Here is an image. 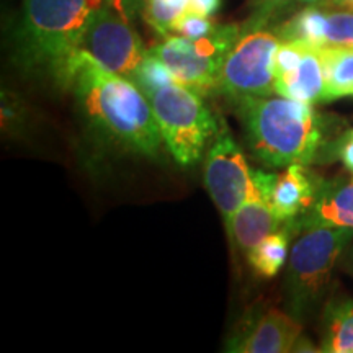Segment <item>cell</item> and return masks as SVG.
I'll return each mask as SVG.
<instances>
[{
    "mask_svg": "<svg viewBox=\"0 0 353 353\" xmlns=\"http://www.w3.org/2000/svg\"><path fill=\"white\" fill-rule=\"evenodd\" d=\"M63 85L72 88L82 112L107 138L148 157L161 151L164 139L151 101L130 77L113 72L87 51L79 50Z\"/></svg>",
    "mask_w": 353,
    "mask_h": 353,
    "instance_id": "cell-1",
    "label": "cell"
},
{
    "mask_svg": "<svg viewBox=\"0 0 353 353\" xmlns=\"http://www.w3.org/2000/svg\"><path fill=\"white\" fill-rule=\"evenodd\" d=\"M254 157L268 167L309 165L325 149L324 118L306 101L255 97L236 101Z\"/></svg>",
    "mask_w": 353,
    "mask_h": 353,
    "instance_id": "cell-2",
    "label": "cell"
},
{
    "mask_svg": "<svg viewBox=\"0 0 353 353\" xmlns=\"http://www.w3.org/2000/svg\"><path fill=\"white\" fill-rule=\"evenodd\" d=\"M103 0H23L21 57L46 70L63 85L68 68L81 50L88 26Z\"/></svg>",
    "mask_w": 353,
    "mask_h": 353,
    "instance_id": "cell-3",
    "label": "cell"
},
{
    "mask_svg": "<svg viewBox=\"0 0 353 353\" xmlns=\"http://www.w3.org/2000/svg\"><path fill=\"white\" fill-rule=\"evenodd\" d=\"M148 99L167 151L179 165H195L216 136L219 120L198 92L179 82L157 88Z\"/></svg>",
    "mask_w": 353,
    "mask_h": 353,
    "instance_id": "cell-4",
    "label": "cell"
},
{
    "mask_svg": "<svg viewBox=\"0 0 353 353\" xmlns=\"http://www.w3.org/2000/svg\"><path fill=\"white\" fill-rule=\"evenodd\" d=\"M353 239V229H307L293 245L286 270L290 314L299 321L327 291L335 263Z\"/></svg>",
    "mask_w": 353,
    "mask_h": 353,
    "instance_id": "cell-5",
    "label": "cell"
},
{
    "mask_svg": "<svg viewBox=\"0 0 353 353\" xmlns=\"http://www.w3.org/2000/svg\"><path fill=\"white\" fill-rule=\"evenodd\" d=\"M249 19L226 61L216 92L226 99L241 101L255 97H270L275 92V56L280 38L275 32Z\"/></svg>",
    "mask_w": 353,
    "mask_h": 353,
    "instance_id": "cell-6",
    "label": "cell"
},
{
    "mask_svg": "<svg viewBox=\"0 0 353 353\" xmlns=\"http://www.w3.org/2000/svg\"><path fill=\"white\" fill-rule=\"evenodd\" d=\"M242 25H218L208 37L190 39L169 34L164 41L149 50L167 65L175 82L200 95L216 92L228 52L239 38Z\"/></svg>",
    "mask_w": 353,
    "mask_h": 353,
    "instance_id": "cell-7",
    "label": "cell"
},
{
    "mask_svg": "<svg viewBox=\"0 0 353 353\" xmlns=\"http://www.w3.org/2000/svg\"><path fill=\"white\" fill-rule=\"evenodd\" d=\"M252 172L226 121L219 118L205 159V185L226 224L245 201L260 198Z\"/></svg>",
    "mask_w": 353,
    "mask_h": 353,
    "instance_id": "cell-8",
    "label": "cell"
},
{
    "mask_svg": "<svg viewBox=\"0 0 353 353\" xmlns=\"http://www.w3.org/2000/svg\"><path fill=\"white\" fill-rule=\"evenodd\" d=\"M81 50L113 72L130 77L148 56L143 39L131 21L103 3L88 26Z\"/></svg>",
    "mask_w": 353,
    "mask_h": 353,
    "instance_id": "cell-9",
    "label": "cell"
},
{
    "mask_svg": "<svg viewBox=\"0 0 353 353\" xmlns=\"http://www.w3.org/2000/svg\"><path fill=\"white\" fill-rule=\"evenodd\" d=\"M275 94L312 105L325 101L321 48L301 41H280L275 56Z\"/></svg>",
    "mask_w": 353,
    "mask_h": 353,
    "instance_id": "cell-10",
    "label": "cell"
},
{
    "mask_svg": "<svg viewBox=\"0 0 353 353\" xmlns=\"http://www.w3.org/2000/svg\"><path fill=\"white\" fill-rule=\"evenodd\" d=\"M299 339L301 324L296 317L278 309H267L234 335L228 343V350L237 353L294 352Z\"/></svg>",
    "mask_w": 353,
    "mask_h": 353,
    "instance_id": "cell-11",
    "label": "cell"
},
{
    "mask_svg": "<svg viewBox=\"0 0 353 353\" xmlns=\"http://www.w3.org/2000/svg\"><path fill=\"white\" fill-rule=\"evenodd\" d=\"M288 223L296 232L314 228L353 229V179L322 182L314 205Z\"/></svg>",
    "mask_w": 353,
    "mask_h": 353,
    "instance_id": "cell-12",
    "label": "cell"
},
{
    "mask_svg": "<svg viewBox=\"0 0 353 353\" xmlns=\"http://www.w3.org/2000/svg\"><path fill=\"white\" fill-rule=\"evenodd\" d=\"M324 180L307 170L306 165L293 164L283 174L276 175L270 205L283 223L298 219L314 205Z\"/></svg>",
    "mask_w": 353,
    "mask_h": 353,
    "instance_id": "cell-13",
    "label": "cell"
},
{
    "mask_svg": "<svg viewBox=\"0 0 353 353\" xmlns=\"http://www.w3.org/2000/svg\"><path fill=\"white\" fill-rule=\"evenodd\" d=\"M283 226L285 223L278 218L270 203L262 198L245 201L226 224L231 241L245 255L255 249L265 237Z\"/></svg>",
    "mask_w": 353,
    "mask_h": 353,
    "instance_id": "cell-14",
    "label": "cell"
},
{
    "mask_svg": "<svg viewBox=\"0 0 353 353\" xmlns=\"http://www.w3.org/2000/svg\"><path fill=\"white\" fill-rule=\"evenodd\" d=\"M321 352L353 353V299L332 298L325 304Z\"/></svg>",
    "mask_w": 353,
    "mask_h": 353,
    "instance_id": "cell-15",
    "label": "cell"
},
{
    "mask_svg": "<svg viewBox=\"0 0 353 353\" xmlns=\"http://www.w3.org/2000/svg\"><path fill=\"white\" fill-rule=\"evenodd\" d=\"M325 101L353 97V48H321Z\"/></svg>",
    "mask_w": 353,
    "mask_h": 353,
    "instance_id": "cell-16",
    "label": "cell"
},
{
    "mask_svg": "<svg viewBox=\"0 0 353 353\" xmlns=\"http://www.w3.org/2000/svg\"><path fill=\"white\" fill-rule=\"evenodd\" d=\"M296 229L291 223H285L283 228L272 232L265 237L255 249L247 254L250 267L257 275L263 278H273L283 268L286 255H288V245Z\"/></svg>",
    "mask_w": 353,
    "mask_h": 353,
    "instance_id": "cell-17",
    "label": "cell"
},
{
    "mask_svg": "<svg viewBox=\"0 0 353 353\" xmlns=\"http://www.w3.org/2000/svg\"><path fill=\"white\" fill-rule=\"evenodd\" d=\"M190 0H143L145 23L161 37H169L174 32L176 20L188 10Z\"/></svg>",
    "mask_w": 353,
    "mask_h": 353,
    "instance_id": "cell-18",
    "label": "cell"
},
{
    "mask_svg": "<svg viewBox=\"0 0 353 353\" xmlns=\"http://www.w3.org/2000/svg\"><path fill=\"white\" fill-rule=\"evenodd\" d=\"M131 81L148 97L157 88L174 83L175 79L170 74V70L167 69V65L157 56H154L151 51H148V56L144 57L143 63L131 76Z\"/></svg>",
    "mask_w": 353,
    "mask_h": 353,
    "instance_id": "cell-19",
    "label": "cell"
},
{
    "mask_svg": "<svg viewBox=\"0 0 353 353\" xmlns=\"http://www.w3.org/2000/svg\"><path fill=\"white\" fill-rule=\"evenodd\" d=\"M353 48V10L327 12L325 21V46Z\"/></svg>",
    "mask_w": 353,
    "mask_h": 353,
    "instance_id": "cell-20",
    "label": "cell"
},
{
    "mask_svg": "<svg viewBox=\"0 0 353 353\" xmlns=\"http://www.w3.org/2000/svg\"><path fill=\"white\" fill-rule=\"evenodd\" d=\"M216 26L218 25L213 23L210 17H203L187 10L176 20V23L174 25V33L182 34V37H187L190 39H198L213 33Z\"/></svg>",
    "mask_w": 353,
    "mask_h": 353,
    "instance_id": "cell-21",
    "label": "cell"
},
{
    "mask_svg": "<svg viewBox=\"0 0 353 353\" xmlns=\"http://www.w3.org/2000/svg\"><path fill=\"white\" fill-rule=\"evenodd\" d=\"M324 152H329L330 159H341L342 164L353 175V130L343 132L341 138L324 149Z\"/></svg>",
    "mask_w": 353,
    "mask_h": 353,
    "instance_id": "cell-22",
    "label": "cell"
},
{
    "mask_svg": "<svg viewBox=\"0 0 353 353\" xmlns=\"http://www.w3.org/2000/svg\"><path fill=\"white\" fill-rule=\"evenodd\" d=\"M293 0H252V8L254 13L250 19L260 23H268V20L272 19L275 13L283 10L285 7H288Z\"/></svg>",
    "mask_w": 353,
    "mask_h": 353,
    "instance_id": "cell-23",
    "label": "cell"
},
{
    "mask_svg": "<svg viewBox=\"0 0 353 353\" xmlns=\"http://www.w3.org/2000/svg\"><path fill=\"white\" fill-rule=\"evenodd\" d=\"M103 2L105 6L120 13L121 17H125L130 21H132L136 13L141 12V8H143V0H103Z\"/></svg>",
    "mask_w": 353,
    "mask_h": 353,
    "instance_id": "cell-24",
    "label": "cell"
},
{
    "mask_svg": "<svg viewBox=\"0 0 353 353\" xmlns=\"http://www.w3.org/2000/svg\"><path fill=\"white\" fill-rule=\"evenodd\" d=\"M223 0H190L188 12L198 13L203 17H213L219 12Z\"/></svg>",
    "mask_w": 353,
    "mask_h": 353,
    "instance_id": "cell-25",
    "label": "cell"
},
{
    "mask_svg": "<svg viewBox=\"0 0 353 353\" xmlns=\"http://www.w3.org/2000/svg\"><path fill=\"white\" fill-rule=\"evenodd\" d=\"M325 7L334 8H345V10H353V0H329Z\"/></svg>",
    "mask_w": 353,
    "mask_h": 353,
    "instance_id": "cell-26",
    "label": "cell"
},
{
    "mask_svg": "<svg viewBox=\"0 0 353 353\" xmlns=\"http://www.w3.org/2000/svg\"><path fill=\"white\" fill-rule=\"evenodd\" d=\"M329 0H298V3H301L304 7L314 6V7H325Z\"/></svg>",
    "mask_w": 353,
    "mask_h": 353,
    "instance_id": "cell-27",
    "label": "cell"
}]
</instances>
